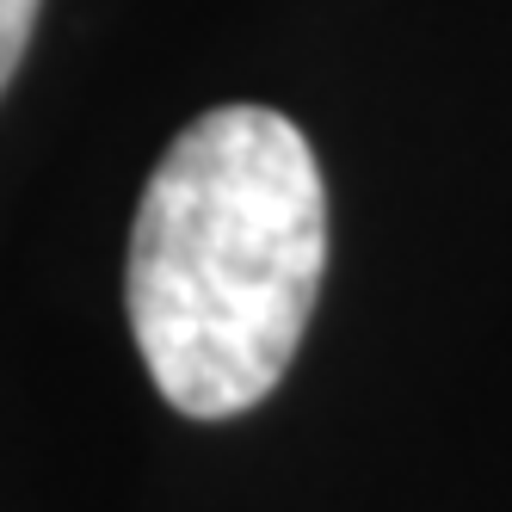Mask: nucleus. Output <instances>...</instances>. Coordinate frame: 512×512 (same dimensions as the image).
Instances as JSON below:
<instances>
[{
    "instance_id": "obj_2",
    "label": "nucleus",
    "mask_w": 512,
    "mask_h": 512,
    "mask_svg": "<svg viewBox=\"0 0 512 512\" xmlns=\"http://www.w3.org/2000/svg\"><path fill=\"white\" fill-rule=\"evenodd\" d=\"M38 7H44V0H0V93H7V81L19 75V62H25Z\"/></svg>"
},
{
    "instance_id": "obj_1",
    "label": "nucleus",
    "mask_w": 512,
    "mask_h": 512,
    "mask_svg": "<svg viewBox=\"0 0 512 512\" xmlns=\"http://www.w3.org/2000/svg\"><path fill=\"white\" fill-rule=\"evenodd\" d=\"M327 266V186L272 105H216L155 161L130 229L124 309L155 389L235 420L284 383Z\"/></svg>"
}]
</instances>
